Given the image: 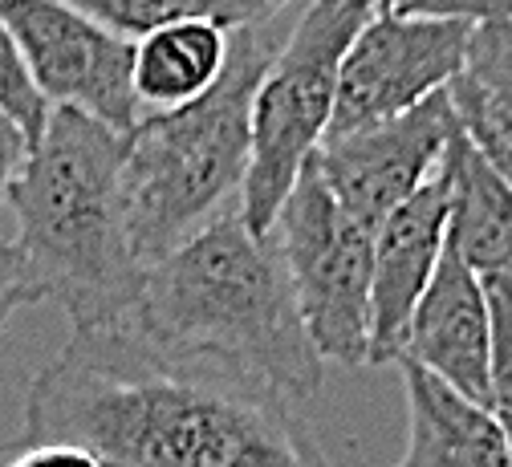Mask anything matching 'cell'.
Wrapping results in <instances>:
<instances>
[{"mask_svg": "<svg viewBox=\"0 0 512 467\" xmlns=\"http://www.w3.org/2000/svg\"><path fill=\"white\" fill-rule=\"evenodd\" d=\"M41 443L82 447L102 467H330L273 386L131 321L74 329L29 378L25 423L0 455Z\"/></svg>", "mask_w": 512, "mask_h": 467, "instance_id": "6da1fadb", "label": "cell"}, {"mask_svg": "<svg viewBox=\"0 0 512 467\" xmlns=\"http://www.w3.org/2000/svg\"><path fill=\"white\" fill-rule=\"evenodd\" d=\"M122 321L261 378L293 407L322 390L326 362L305 333L277 240L252 236L236 208L151 260Z\"/></svg>", "mask_w": 512, "mask_h": 467, "instance_id": "7a4b0ae2", "label": "cell"}, {"mask_svg": "<svg viewBox=\"0 0 512 467\" xmlns=\"http://www.w3.org/2000/svg\"><path fill=\"white\" fill-rule=\"evenodd\" d=\"M122 151L126 135L53 106L45 135L5 191L41 301H57L74 329L118 325L143 285V260L131 252L122 216Z\"/></svg>", "mask_w": 512, "mask_h": 467, "instance_id": "3957f363", "label": "cell"}, {"mask_svg": "<svg viewBox=\"0 0 512 467\" xmlns=\"http://www.w3.org/2000/svg\"><path fill=\"white\" fill-rule=\"evenodd\" d=\"M281 37L277 17L228 29V61L200 98L151 110L126 130L122 216L143 269L228 212L240 195L252 94Z\"/></svg>", "mask_w": 512, "mask_h": 467, "instance_id": "277c9868", "label": "cell"}, {"mask_svg": "<svg viewBox=\"0 0 512 467\" xmlns=\"http://www.w3.org/2000/svg\"><path fill=\"white\" fill-rule=\"evenodd\" d=\"M374 0H301L252 94L248 167L236 212L252 236H269L285 195L322 147L334 114L338 65Z\"/></svg>", "mask_w": 512, "mask_h": 467, "instance_id": "5b68a950", "label": "cell"}, {"mask_svg": "<svg viewBox=\"0 0 512 467\" xmlns=\"http://www.w3.org/2000/svg\"><path fill=\"white\" fill-rule=\"evenodd\" d=\"M273 240L313 350L322 362L366 366L374 232L334 199L313 155L273 220Z\"/></svg>", "mask_w": 512, "mask_h": 467, "instance_id": "8992f818", "label": "cell"}, {"mask_svg": "<svg viewBox=\"0 0 512 467\" xmlns=\"http://www.w3.org/2000/svg\"><path fill=\"white\" fill-rule=\"evenodd\" d=\"M0 21L49 106L82 110L118 135L143 118L135 94V41L94 25L61 0H0Z\"/></svg>", "mask_w": 512, "mask_h": 467, "instance_id": "52a82bcc", "label": "cell"}, {"mask_svg": "<svg viewBox=\"0 0 512 467\" xmlns=\"http://www.w3.org/2000/svg\"><path fill=\"white\" fill-rule=\"evenodd\" d=\"M468 33L472 25L464 21H431L374 9L342 53L326 139L403 114L423 98L447 90L464 70Z\"/></svg>", "mask_w": 512, "mask_h": 467, "instance_id": "ba28073f", "label": "cell"}, {"mask_svg": "<svg viewBox=\"0 0 512 467\" xmlns=\"http://www.w3.org/2000/svg\"><path fill=\"white\" fill-rule=\"evenodd\" d=\"M456 126L452 94L439 90L403 114L322 139L313 163L338 204L374 232L382 216L435 175Z\"/></svg>", "mask_w": 512, "mask_h": 467, "instance_id": "9c48e42d", "label": "cell"}, {"mask_svg": "<svg viewBox=\"0 0 512 467\" xmlns=\"http://www.w3.org/2000/svg\"><path fill=\"white\" fill-rule=\"evenodd\" d=\"M447 212L452 187L443 163L435 175L411 191L374 224V264H370V350L366 362H395L407 321L435 273L447 244Z\"/></svg>", "mask_w": 512, "mask_h": 467, "instance_id": "30bf717a", "label": "cell"}, {"mask_svg": "<svg viewBox=\"0 0 512 467\" xmlns=\"http://www.w3.org/2000/svg\"><path fill=\"white\" fill-rule=\"evenodd\" d=\"M395 362H411L472 398V403L492 407L484 281L456 256L452 244H443V256L407 321Z\"/></svg>", "mask_w": 512, "mask_h": 467, "instance_id": "8fae6325", "label": "cell"}, {"mask_svg": "<svg viewBox=\"0 0 512 467\" xmlns=\"http://www.w3.org/2000/svg\"><path fill=\"white\" fill-rule=\"evenodd\" d=\"M407 386V455L399 467H504V423L435 374L399 362Z\"/></svg>", "mask_w": 512, "mask_h": 467, "instance_id": "7c38bea8", "label": "cell"}, {"mask_svg": "<svg viewBox=\"0 0 512 467\" xmlns=\"http://www.w3.org/2000/svg\"><path fill=\"white\" fill-rule=\"evenodd\" d=\"M443 171L452 187L447 244L476 277L512 281V187L472 147L464 126H456L443 151Z\"/></svg>", "mask_w": 512, "mask_h": 467, "instance_id": "4fadbf2b", "label": "cell"}, {"mask_svg": "<svg viewBox=\"0 0 512 467\" xmlns=\"http://www.w3.org/2000/svg\"><path fill=\"white\" fill-rule=\"evenodd\" d=\"M228 61V29L212 17H187L135 41V94L143 114L200 98Z\"/></svg>", "mask_w": 512, "mask_h": 467, "instance_id": "5bb4252c", "label": "cell"}, {"mask_svg": "<svg viewBox=\"0 0 512 467\" xmlns=\"http://www.w3.org/2000/svg\"><path fill=\"white\" fill-rule=\"evenodd\" d=\"M456 106V118L464 126V135L472 139V147L492 163V171L512 187V106L496 102L492 94H484L476 82H468L464 74L452 78L447 86Z\"/></svg>", "mask_w": 512, "mask_h": 467, "instance_id": "9a60e30c", "label": "cell"}, {"mask_svg": "<svg viewBox=\"0 0 512 467\" xmlns=\"http://www.w3.org/2000/svg\"><path fill=\"white\" fill-rule=\"evenodd\" d=\"M61 5L78 9L94 25L139 41L159 25L187 21V17H212V0H61Z\"/></svg>", "mask_w": 512, "mask_h": 467, "instance_id": "2e32d148", "label": "cell"}, {"mask_svg": "<svg viewBox=\"0 0 512 467\" xmlns=\"http://www.w3.org/2000/svg\"><path fill=\"white\" fill-rule=\"evenodd\" d=\"M49 102L45 94L37 90L29 65L13 41V33L5 29V21H0V114H9L21 130L29 147H37V139L45 135V122H49Z\"/></svg>", "mask_w": 512, "mask_h": 467, "instance_id": "e0dca14e", "label": "cell"}, {"mask_svg": "<svg viewBox=\"0 0 512 467\" xmlns=\"http://www.w3.org/2000/svg\"><path fill=\"white\" fill-rule=\"evenodd\" d=\"M460 74L476 82L484 94H492L496 102L512 106V21L472 25Z\"/></svg>", "mask_w": 512, "mask_h": 467, "instance_id": "ac0fdd59", "label": "cell"}, {"mask_svg": "<svg viewBox=\"0 0 512 467\" xmlns=\"http://www.w3.org/2000/svg\"><path fill=\"white\" fill-rule=\"evenodd\" d=\"M488 301V386L492 407L512 415V281L480 277Z\"/></svg>", "mask_w": 512, "mask_h": 467, "instance_id": "d6986e66", "label": "cell"}, {"mask_svg": "<svg viewBox=\"0 0 512 467\" xmlns=\"http://www.w3.org/2000/svg\"><path fill=\"white\" fill-rule=\"evenodd\" d=\"M374 9L403 13V17H431V21H512V0H374Z\"/></svg>", "mask_w": 512, "mask_h": 467, "instance_id": "ffe728a7", "label": "cell"}, {"mask_svg": "<svg viewBox=\"0 0 512 467\" xmlns=\"http://www.w3.org/2000/svg\"><path fill=\"white\" fill-rule=\"evenodd\" d=\"M41 301V289L29 273V260L17 244L0 240V333H5L9 317L25 305H37Z\"/></svg>", "mask_w": 512, "mask_h": 467, "instance_id": "44dd1931", "label": "cell"}, {"mask_svg": "<svg viewBox=\"0 0 512 467\" xmlns=\"http://www.w3.org/2000/svg\"><path fill=\"white\" fill-rule=\"evenodd\" d=\"M297 0H212V21L224 29H240V25H261L281 17Z\"/></svg>", "mask_w": 512, "mask_h": 467, "instance_id": "7402d4cb", "label": "cell"}, {"mask_svg": "<svg viewBox=\"0 0 512 467\" xmlns=\"http://www.w3.org/2000/svg\"><path fill=\"white\" fill-rule=\"evenodd\" d=\"M9 467H102V463L90 451L70 447V443H41V447L13 451Z\"/></svg>", "mask_w": 512, "mask_h": 467, "instance_id": "603a6c76", "label": "cell"}, {"mask_svg": "<svg viewBox=\"0 0 512 467\" xmlns=\"http://www.w3.org/2000/svg\"><path fill=\"white\" fill-rule=\"evenodd\" d=\"M29 139H25V130L9 118V114H0V199H5V191H9V183L17 179V171H21V163L29 159Z\"/></svg>", "mask_w": 512, "mask_h": 467, "instance_id": "cb8c5ba5", "label": "cell"}, {"mask_svg": "<svg viewBox=\"0 0 512 467\" xmlns=\"http://www.w3.org/2000/svg\"><path fill=\"white\" fill-rule=\"evenodd\" d=\"M500 415V423H504V443H508V459H504V467H512V415H504V411H496Z\"/></svg>", "mask_w": 512, "mask_h": 467, "instance_id": "d4e9b609", "label": "cell"}]
</instances>
